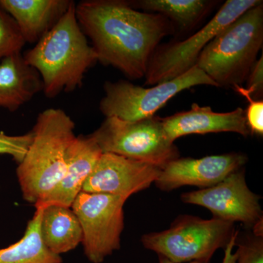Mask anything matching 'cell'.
Wrapping results in <instances>:
<instances>
[{
	"instance_id": "6da1fadb",
	"label": "cell",
	"mask_w": 263,
	"mask_h": 263,
	"mask_svg": "<svg viewBox=\"0 0 263 263\" xmlns=\"http://www.w3.org/2000/svg\"><path fill=\"white\" fill-rule=\"evenodd\" d=\"M76 15L98 62L133 80L146 76L159 43L174 32L170 19L124 0H84L76 4Z\"/></svg>"
},
{
	"instance_id": "7a4b0ae2",
	"label": "cell",
	"mask_w": 263,
	"mask_h": 263,
	"mask_svg": "<svg viewBox=\"0 0 263 263\" xmlns=\"http://www.w3.org/2000/svg\"><path fill=\"white\" fill-rule=\"evenodd\" d=\"M22 55L41 76L48 98L81 87L85 74L98 62L78 22L74 1L56 25Z\"/></svg>"
},
{
	"instance_id": "3957f363",
	"label": "cell",
	"mask_w": 263,
	"mask_h": 263,
	"mask_svg": "<svg viewBox=\"0 0 263 263\" xmlns=\"http://www.w3.org/2000/svg\"><path fill=\"white\" fill-rule=\"evenodd\" d=\"M74 129L73 120L61 108L38 114L32 141L16 170L24 200L35 204L61 181L67 151L76 137Z\"/></svg>"
},
{
	"instance_id": "277c9868",
	"label": "cell",
	"mask_w": 263,
	"mask_h": 263,
	"mask_svg": "<svg viewBox=\"0 0 263 263\" xmlns=\"http://www.w3.org/2000/svg\"><path fill=\"white\" fill-rule=\"evenodd\" d=\"M263 44L262 3L247 10L213 38L196 65L217 86H241Z\"/></svg>"
},
{
	"instance_id": "5b68a950",
	"label": "cell",
	"mask_w": 263,
	"mask_h": 263,
	"mask_svg": "<svg viewBox=\"0 0 263 263\" xmlns=\"http://www.w3.org/2000/svg\"><path fill=\"white\" fill-rule=\"evenodd\" d=\"M235 223L213 217L178 216L168 229L143 235V247L173 262L211 260L219 249H224L235 233Z\"/></svg>"
},
{
	"instance_id": "8992f818",
	"label": "cell",
	"mask_w": 263,
	"mask_h": 263,
	"mask_svg": "<svg viewBox=\"0 0 263 263\" xmlns=\"http://www.w3.org/2000/svg\"><path fill=\"white\" fill-rule=\"evenodd\" d=\"M91 135L103 153L122 156L160 169L179 158V148L169 139L162 119L157 116L135 122L105 118Z\"/></svg>"
},
{
	"instance_id": "52a82bcc",
	"label": "cell",
	"mask_w": 263,
	"mask_h": 263,
	"mask_svg": "<svg viewBox=\"0 0 263 263\" xmlns=\"http://www.w3.org/2000/svg\"><path fill=\"white\" fill-rule=\"evenodd\" d=\"M216 86L197 65L173 80L142 87L127 81H107L104 84L105 96L100 103V110L105 118L116 117L135 122L155 116L171 98L194 86Z\"/></svg>"
},
{
	"instance_id": "ba28073f",
	"label": "cell",
	"mask_w": 263,
	"mask_h": 263,
	"mask_svg": "<svg viewBox=\"0 0 263 263\" xmlns=\"http://www.w3.org/2000/svg\"><path fill=\"white\" fill-rule=\"evenodd\" d=\"M261 3L259 0H228L214 18L191 37L157 48L148 64L145 84L155 86L173 80L193 68L202 50L221 29Z\"/></svg>"
},
{
	"instance_id": "9c48e42d",
	"label": "cell",
	"mask_w": 263,
	"mask_h": 263,
	"mask_svg": "<svg viewBox=\"0 0 263 263\" xmlns=\"http://www.w3.org/2000/svg\"><path fill=\"white\" fill-rule=\"evenodd\" d=\"M127 199L81 191L71 205L80 222L84 253L90 262L102 263L121 247Z\"/></svg>"
},
{
	"instance_id": "30bf717a",
	"label": "cell",
	"mask_w": 263,
	"mask_h": 263,
	"mask_svg": "<svg viewBox=\"0 0 263 263\" xmlns=\"http://www.w3.org/2000/svg\"><path fill=\"white\" fill-rule=\"evenodd\" d=\"M181 199L184 203L209 209L213 217L221 220L238 221L252 228L262 221L260 197L247 186L243 168L211 187L183 193Z\"/></svg>"
},
{
	"instance_id": "8fae6325",
	"label": "cell",
	"mask_w": 263,
	"mask_h": 263,
	"mask_svg": "<svg viewBox=\"0 0 263 263\" xmlns=\"http://www.w3.org/2000/svg\"><path fill=\"white\" fill-rule=\"evenodd\" d=\"M160 168L122 156L103 153L82 191L129 198L155 183Z\"/></svg>"
},
{
	"instance_id": "7c38bea8",
	"label": "cell",
	"mask_w": 263,
	"mask_h": 263,
	"mask_svg": "<svg viewBox=\"0 0 263 263\" xmlns=\"http://www.w3.org/2000/svg\"><path fill=\"white\" fill-rule=\"evenodd\" d=\"M247 161L245 155L238 153L207 156L200 159L179 157L160 170L155 183L164 192L185 186L209 188L232 173L243 168Z\"/></svg>"
},
{
	"instance_id": "4fadbf2b",
	"label": "cell",
	"mask_w": 263,
	"mask_h": 263,
	"mask_svg": "<svg viewBox=\"0 0 263 263\" xmlns=\"http://www.w3.org/2000/svg\"><path fill=\"white\" fill-rule=\"evenodd\" d=\"M102 155L101 148L91 135L76 137L67 151V167L61 181L34 206L57 205L71 208Z\"/></svg>"
},
{
	"instance_id": "5bb4252c",
	"label": "cell",
	"mask_w": 263,
	"mask_h": 263,
	"mask_svg": "<svg viewBox=\"0 0 263 263\" xmlns=\"http://www.w3.org/2000/svg\"><path fill=\"white\" fill-rule=\"evenodd\" d=\"M164 131L171 141L193 134L235 133L248 137L251 134L246 120L245 110L238 108L233 111L218 113L211 107L193 104L187 111L179 112L162 119Z\"/></svg>"
},
{
	"instance_id": "9a60e30c",
	"label": "cell",
	"mask_w": 263,
	"mask_h": 263,
	"mask_svg": "<svg viewBox=\"0 0 263 263\" xmlns=\"http://www.w3.org/2000/svg\"><path fill=\"white\" fill-rule=\"evenodd\" d=\"M71 0H0L15 21L26 43L36 44L65 15Z\"/></svg>"
},
{
	"instance_id": "2e32d148",
	"label": "cell",
	"mask_w": 263,
	"mask_h": 263,
	"mask_svg": "<svg viewBox=\"0 0 263 263\" xmlns=\"http://www.w3.org/2000/svg\"><path fill=\"white\" fill-rule=\"evenodd\" d=\"M42 90L41 76L22 53L0 62V108L14 112Z\"/></svg>"
},
{
	"instance_id": "e0dca14e",
	"label": "cell",
	"mask_w": 263,
	"mask_h": 263,
	"mask_svg": "<svg viewBox=\"0 0 263 263\" xmlns=\"http://www.w3.org/2000/svg\"><path fill=\"white\" fill-rule=\"evenodd\" d=\"M41 233L45 246L58 255L73 250L82 243L80 222L69 207L57 205L43 207Z\"/></svg>"
},
{
	"instance_id": "ac0fdd59",
	"label": "cell",
	"mask_w": 263,
	"mask_h": 263,
	"mask_svg": "<svg viewBox=\"0 0 263 263\" xmlns=\"http://www.w3.org/2000/svg\"><path fill=\"white\" fill-rule=\"evenodd\" d=\"M43 208L36 212L27 224L22 239L0 249V263H62L61 256L48 250L41 233Z\"/></svg>"
},
{
	"instance_id": "d6986e66",
	"label": "cell",
	"mask_w": 263,
	"mask_h": 263,
	"mask_svg": "<svg viewBox=\"0 0 263 263\" xmlns=\"http://www.w3.org/2000/svg\"><path fill=\"white\" fill-rule=\"evenodd\" d=\"M129 3L136 9L164 15L183 29L196 24L206 13L210 4V2L203 0H141Z\"/></svg>"
},
{
	"instance_id": "ffe728a7",
	"label": "cell",
	"mask_w": 263,
	"mask_h": 263,
	"mask_svg": "<svg viewBox=\"0 0 263 263\" xmlns=\"http://www.w3.org/2000/svg\"><path fill=\"white\" fill-rule=\"evenodd\" d=\"M25 44L15 21L0 8V62L5 58L22 53Z\"/></svg>"
},
{
	"instance_id": "44dd1931",
	"label": "cell",
	"mask_w": 263,
	"mask_h": 263,
	"mask_svg": "<svg viewBox=\"0 0 263 263\" xmlns=\"http://www.w3.org/2000/svg\"><path fill=\"white\" fill-rule=\"evenodd\" d=\"M32 139V131L22 136H8L0 133V155H10L19 164L23 160Z\"/></svg>"
},
{
	"instance_id": "7402d4cb",
	"label": "cell",
	"mask_w": 263,
	"mask_h": 263,
	"mask_svg": "<svg viewBox=\"0 0 263 263\" xmlns=\"http://www.w3.org/2000/svg\"><path fill=\"white\" fill-rule=\"evenodd\" d=\"M248 100L249 105L245 110L246 120L251 133L262 136L263 134V101L254 100L242 86L233 88Z\"/></svg>"
},
{
	"instance_id": "603a6c76",
	"label": "cell",
	"mask_w": 263,
	"mask_h": 263,
	"mask_svg": "<svg viewBox=\"0 0 263 263\" xmlns=\"http://www.w3.org/2000/svg\"><path fill=\"white\" fill-rule=\"evenodd\" d=\"M235 263H263L262 236L254 235L238 245Z\"/></svg>"
},
{
	"instance_id": "cb8c5ba5",
	"label": "cell",
	"mask_w": 263,
	"mask_h": 263,
	"mask_svg": "<svg viewBox=\"0 0 263 263\" xmlns=\"http://www.w3.org/2000/svg\"><path fill=\"white\" fill-rule=\"evenodd\" d=\"M246 91L254 100H259L263 92V57L257 60L247 79Z\"/></svg>"
},
{
	"instance_id": "d4e9b609",
	"label": "cell",
	"mask_w": 263,
	"mask_h": 263,
	"mask_svg": "<svg viewBox=\"0 0 263 263\" xmlns=\"http://www.w3.org/2000/svg\"><path fill=\"white\" fill-rule=\"evenodd\" d=\"M238 234H239V232L238 230H235L234 234L230 239L229 243L224 248V258H223L221 263L236 262L237 253L236 252H233V249H234L235 243H236V240L238 239Z\"/></svg>"
},
{
	"instance_id": "484cf974",
	"label": "cell",
	"mask_w": 263,
	"mask_h": 263,
	"mask_svg": "<svg viewBox=\"0 0 263 263\" xmlns=\"http://www.w3.org/2000/svg\"><path fill=\"white\" fill-rule=\"evenodd\" d=\"M159 257V263H177L173 262L171 259H167V257H164V256L158 255ZM188 263H211L210 260H200V261H193V262Z\"/></svg>"
}]
</instances>
